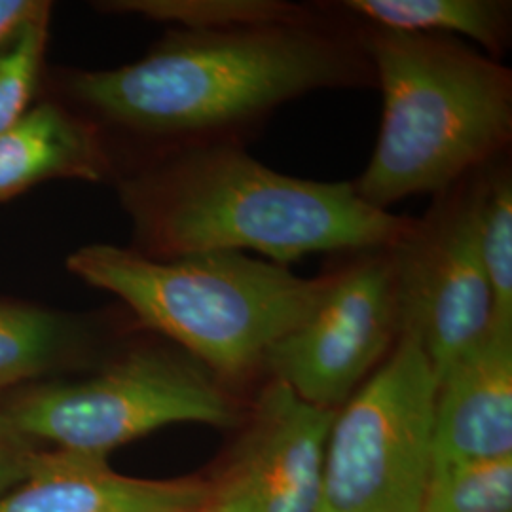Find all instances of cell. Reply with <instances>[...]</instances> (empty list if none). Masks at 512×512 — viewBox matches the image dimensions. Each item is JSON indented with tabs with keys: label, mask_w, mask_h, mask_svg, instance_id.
Returning <instances> with one entry per match:
<instances>
[{
	"label": "cell",
	"mask_w": 512,
	"mask_h": 512,
	"mask_svg": "<svg viewBox=\"0 0 512 512\" xmlns=\"http://www.w3.org/2000/svg\"><path fill=\"white\" fill-rule=\"evenodd\" d=\"M439 380L403 332L330 427L319 512H420L433 473Z\"/></svg>",
	"instance_id": "cell-6"
},
{
	"label": "cell",
	"mask_w": 512,
	"mask_h": 512,
	"mask_svg": "<svg viewBox=\"0 0 512 512\" xmlns=\"http://www.w3.org/2000/svg\"><path fill=\"white\" fill-rule=\"evenodd\" d=\"M107 12L135 14L181 31H220L311 19L321 10L287 0H112L95 4Z\"/></svg>",
	"instance_id": "cell-15"
},
{
	"label": "cell",
	"mask_w": 512,
	"mask_h": 512,
	"mask_svg": "<svg viewBox=\"0 0 512 512\" xmlns=\"http://www.w3.org/2000/svg\"><path fill=\"white\" fill-rule=\"evenodd\" d=\"M361 35L382 90L374 154L353 188L389 211L410 196H440L512 141V73L454 37L363 25Z\"/></svg>",
	"instance_id": "cell-3"
},
{
	"label": "cell",
	"mask_w": 512,
	"mask_h": 512,
	"mask_svg": "<svg viewBox=\"0 0 512 512\" xmlns=\"http://www.w3.org/2000/svg\"><path fill=\"white\" fill-rule=\"evenodd\" d=\"M48 14L44 2L0 48V133L29 110L48 40Z\"/></svg>",
	"instance_id": "cell-18"
},
{
	"label": "cell",
	"mask_w": 512,
	"mask_h": 512,
	"mask_svg": "<svg viewBox=\"0 0 512 512\" xmlns=\"http://www.w3.org/2000/svg\"><path fill=\"white\" fill-rule=\"evenodd\" d=\"M376 86L361 27L323 12L291 23L177 31L143 59L74 74L71 90L109 124L183 141L243 143L294 99Z\"/></svg>",
	"instance_id": "cell-1"
},
{
	"label": "cell",
	"mask_w": 512,
	"mask_h": 512,
	"mask_svg": "<svg viewBox=\"0 0 512 512\" xmlns=\"http://www.w3.org/2000/svg\"><path fill=\"white\" fill-rule=\"evenodd\" d=\"M476 241L494 298V325L512 327V171L501 156L471 175Z\"/></svg>",
	"instance_id": "cell-14"
},
{
	"label": "cell",
	"mask_w": 512,
	"mask_h": 512,
	"mask_svg": "<svg viewBox=\"0 0 512 512\" xmlns=\"http://www.w3.org/2000/svg\"><path fill=\"white\" fill-rule=\"evenodd\" d=\"M420 512H512V456L431 473Z\"/></svg>",
	"instance_id": "cell-17"
},
{
	"label": "cell",
	"mask_w": 512,
	"mask_h": 512,
	"mask_svg": "<svg viewBox=\"0 0 512 512\" xmlns=\"http://www.w3.org/2000/svg\"><path fill=\"white\" fill-rule=\"evenodd\" d=\"M109 156L95 129L52 103L29 109L0 133V200L48 179L101 181Z\"/></svg>",
	"instance_id": "cell-12"
},
{
	"label": "cell",
	"mask_w": 512,
	"mask_h": 512,
	"mask_svg": "<svg viewBox=\"0 0 512 512\" xmlns=\"http://www.w3.org/2000/svg\"><path fill=\"white\" fill-rule=\"evenodd\" d=\"M0 414L37 446L107 458L165 425L243 421L234 389L183 349L167 348L133 349L92 378L23 391Z\"/></svg>",
	"instance_id": "cell-5"
},
{
	"label": "cell",
	"mask_w": 512,
	"mask_h": 512,
	"mask_svg": "<svg viewBox=\"0 0 512 512\" xmlns=\"http://www.w3.org/2000/svg\"><path fill=\"white\" fill-rule=\"evenodd\" d=\"M192 512H228L226 509H224V505L222 503H219L217 499H215V495L207 501V503H203L202 507H198L196 511Z\"/></svg>",
	"instance_id": "cell-21"
},
{
	"label": "cell",
	"mask_w": 512,
	"mask_h": 512,
	"mask_svg": "<svg viewBox=\"0 0 512 512\" xmlns=\"http://www.w3.org/2000/svg\"><path fill=\"white\" fill-rule=\"evenodd\" d=\"M211 497L205 478H135L107 456L38 448L27 478L0 495V512H192Z\"/></svg>",
	"instance_id": "cell-10"
},
{
	"label": "cell",
	"mask_w": 512,
	"mask_h": 512,
	"mask_svg": "<svg viewBox=\"0 0 512 512\" xmlns=\"http://www.w3.org/2000/svg\"><path fill=\"white\" fill-rule=\"evenodd\" d=\"M336 6L389 31L471 38L497 61L511 44L509 0H346Z\"/></svg>",
	"instance_id": "cell-13"
},
{
	"label": "cell",
	"mask_w": 512,
	"mask_h": 512,
	"mask_svg": "<svg viewBox=\"0 0 512 512\" xmlns=\"http://www.w3.org/2000/svg\"><path fill=\"white\" fill-rule=\"evenodd\" d=\"M310 317L266 355L264 368L306 403L340 410L399 340L391 247L348 253Z\"/></svg>",
	"instance_id": "cell-8"
},
{
	"label": "cell",
	"mask_w": 512,
	"mask_h": 512,
	"mask_svg": "<svg viewBox=\"0 0 512 512\" xmlns=\"http://www.w3.org/2000/svg\"><path fill=\"white\" fill-rule=\"evenodd\" d=\"M122 198L139 253L158 260L255 251L287 266L391 247L414 220L368 205L351 183L274 171L239 143L179 148L122 184Z\"/></svg>",
	"instance_id": "cell-2"
},
{
	"label": "cell",
	"mask_w": 512,
	"mask_h": 512,
	"mask_svg": "<svg viewBox=\"0 0 512 512\" xmlns=\"http://www.w3.org/2000/svg\"><path fill=\"white\" fill-rule=\"evenodd\" d=\"M512 456V327L490 334L439 378L433 473Z\"/></svg>",
	"instance_id": "cell-11"
},
{
	"label": "cell",
	"mask_w": 512,
	"mask_h": 512,
	"mask_svg": "<svg viewBox=\"0 0 512 512\" xmlns=\"http://www.w3.org/2000/svg\"><path fill=\"white\" fill-rule=\"evenodd\" d=\"M399 336L412 332L440 376L494 329L476 241L471 177L435 198L391 245Z\"/></svg>",
	"instance_id": "cell-7"
},
{
	"label": "cell",
	"mask_w": 512,
	"mask_h": 512,
	"mask_svg": "<svg viewBox=\"0 0 512 512\" xmlns=\"http://www.w3.org/2000/svg\"><path fill=\"white\" fill-rule=\"evenodd\" d=\"M76 336L59 313L0 302V393L59 363Z\"/></svg>",
	"instance_id": "cell-16"
},
{
	"label": "cell",
	"mask_w": 512,
	"mask_h": 512,
	"mask_svg": "<svg viewBox=\"0 0 512 512\" xmlns=\"http://www.w3.org/2000/svg\"><path fill=\"white\" fill-rule=\"evenodd\" d=\"M38 448L14 431L0 414V495L14 490L27 478Z\"/></svg>",
	"instance_id": "cell-19"
},
{
	"label": "cell",
	"mask_w": 512,
	"mask_h": 512,
	"mask_svg": "<svg viewBox=\"0 0 512 512\" xmlns=\"http://www.w3.org/2000/svg\"><path fill=\"white\" fill-rule=\"evenodd\" d=\"M334 416L272 378L211 480L215 499L228 512H319Z\"/></svg>",
	"instance_id": "cell-9"
},
{
	"label": "cell",
	"mask_w": 512,
	"mask_h": 512,
	"mask_svg": "<svg viewBox=\"0 0 512 512\" xmlns=\"http://www.w3.org/2000/svg\"><path fill=\"white\" fill-rule=\"evenodd\" d=\"M44 2L35 0H0V48L18 31L19 25L35 14Z\"/></svg>",
	"instance_id": "cell-20"
},
{
	"label": "cell",
	"mask_w": 512,
	"mask_h": 512,
	"mask_svg": "<svg viewBox=\"0 0 512 512\" xmlns=\"http://www.w3.org/2000/svg\"><path fill=\"white\" fill-rule=\"evenodd\" d=\"M67 268L116 294L230 389L264 368L268 351L310 317L329 283L327 274L300 277L247 253L158 260L99 243L74 251Z\"/></svg>",
	"instance_id": "cell-4"
}]
</instances>
